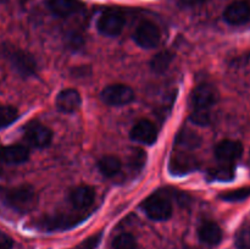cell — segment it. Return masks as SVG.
<instances>
[{"mask_svg":"<svg viewBox=\"0 0 250 249\" xmlns=\"http://www.w3.org/2000/svg\"><path fill=\"white\" fill-rule=\"evenodd\" d=\"M114 249H137V241L131 233H121L112 242Z\"/></svg>","mask_w":250,"mask_h":249,"instance_id":"cell-24","label":"cell"},{"mask_svg":"<svg viewBox=\"0 0 250 249\" xmlns=\"http://www.w3.org/2000/svg\"><path fill=\"white\" fill-rule=\"evenodd\" d=\"M70 199L73 207L80 210H84L94 203L95 192L89 186H78L71 192Z\"/></svg>","mask_w":250,"mask_h":249,"instance_id":"cell-16","label":"cell"},{"mask_svg":"<svg viewBox=\"0 0 250 249\" xmlns=\"http://www.w3.org/2000/svg\"><path fill=\"white\" fill-rule=\"evenodd\" d=\"M224 19L227 23L239 26L249 21L250 5L244 0H236L226 7L224 12Z\"/></svg>","mask_w":250,"mask_h":249,"instance_id":"cell-11","label":"cell"},{"mask_svg":"<svg viewBox=\"0 0 250 249\" xmlns=\"http://www.w3.org/2000/svg\"><path fill=\"white\" fill-rule=\"evenodd\" d=\"M198 236L200 241L210 246H216L222 239V231L216 222L207 221L200 225L198 229Z\"/></svg>","mask_w":250,"mask_h":249,"instance_id":"cell-18","label":"cell"},{"mask_svg":"<svg viewBox=\"0 0 250 249\" xmlns=\"http://www.w3.org/2000/svg\"><path fill=\"white\" fill-rule=\"evenodd\" d=\"M0 195L11 209L20 212H26L33 209L38 202L37 193L29 186H21V187L10 188V189H0Z\"/></svg>","mask_w":250,"mask_h":249,"instance_id":"cell-1","label":"cell"},{"mask_svg":"<svg viewBox=\"0 0 250 249\" xmlns=\"http://www.w3.org/2000/svg\"><path fill=\"white\" fill-rule=\"evenodd\" d=\"M217 102V92L214 85L202 83L190 93L189 105L193 111H209L210 107Z\"/></svg>","mask_w":250,"mask_h":249,"instance_id":"cell-3","label":"cell"},{"mask_svg":"<svg viewBox=\"0 0 250 249\" xmlns=\"http://www.w3.org/2000/svg\"><path fill=\"white\" fill-rule=\"evenodd\" d=\"M144 161H146V154L142 149H133L129 155V165L134 170H139L142 168V166L144 165Z\"/></svg>","mask_w":250,"mask_h":249,"instance_id":"cell-26","label":"cell"},{"mask_svg":"<svg viewBox=\"0 0 250 249\" xmlns=\"http://www.w3.org/2000/svg\"><path fill=\"white\" fill-rule=\"evenodd\" d=\"M131 138L139 143L151 145L158 138V128L149 120H139L131 129Z\"/></svg>","mask_w":250,"mask_h":249,"instance_id":"cell-12","label":"cell"},{"mask_svg":"<svg viewBox=\"0 0 250 249\" xmlns=\"http://www.w3.org/2000/svg\"><path fill=\"white\" fill-rule=\"evenodd\" d=\"M24 138L33 146L45 148L53 141V132L41 122H29L24 127Z\"/></svg>","mask_w":250,"mask_h":249,"instance_id":"cell-7","label":"cell"},{"mask_svg":"<svg viewBox=\"0 0 250 249\" xmlns=\"http://www.w3.org/2000/svg\"><path fill=\"white\" fill-rule=\"evenodd\" d=\"M29 151L22 144L0 146V160L6 164H22L28 160Z\"/></svg>","mask_w":250,"mask_h":249,"instance_id":"cell-15","label":"cell"},{"mask_svg":"<svg viewBox=\"0 0 250 249\" xmlns=\"http://www.w3.org/2000/svg\"><path fill=\"white\" fill-rule=\"evenodd\" d=\"M146 214L155 221H165L172 215V204L166 195L154 193L142 203Z\"/></svg>","mask_w":250,"mask_h":249,"instance_id":"cell-2","label":"cell"},{"mask_svg":"<svg viewBox=\"0 0 250 249\" xmlns=\"http://www.w3.org/2000/svg\"><path fill=\"white\" fill-rule=\"evenodd\" d=\"M100 239H102V232L88 237L87 239L82 241L80 244H77V246L71 249H97L100 243Z\"/></svg>","mask_w":250,"mask_h":249,"instance_id":"cell-27","label":"cell"},{"mask_svg":"<svg viewBox=\"0 0 250 249\" xmlns=\"http://www.w3.org/2000/svg\"><path fill=\"white\" fill-rule=\"evenodd\" d=\"M236 246L238 249H250V227H242L237 232Z\"/></svg>","mask_w":250,"mask_h":249,"instance_id":"cell-25","label":"cell"},{"mask_svg":"<svg viewBox=\"0 0 250 249\" xmlns=\"http://www.w3.org/2000/svg\"><path fill=\"white\" fill-rule=\"evenodd\" d=\"M176 144H177L178 148H181V150H190V149L199 146L200 138L197 136V133H194L190 129H182L177 134Z\"/></svg>","mask_w":250,"mask_h":249,"instance_id":"cell-20","label":"cell"},{"mask_svg":"<svg viewBox=\"0 0 250 249\" xmlns=\"http://www.w3.org/2000/svg\"><path fill=\"white\" fill-rule=\"evenodd\" d=\"M173 60V54L168 50L160 51V53L156 54L150 61V68L154 72L163 73L170 67L171 62Z\"/></svg>","mask_w":250,"mask_h":249,"instance_id":"cell-21","label":"cell"},{"mask_svg":"<svg viewBox=\"0 0 250 249\" xmlns=\"http://www.w3.org/2000/svg\"><path fill=\"white\" fill-rule=\"evenodd\" d=\"M210 112L209 111H192L190 114V121L198 126H208L210 124Z\"/></svg>","mask_w":250,"mask_h":249,"instance_id":"cell-28","label":"cell"},{"mask_svg":"<svg viewBox=\"0 0 250 249\" xmlns=\"http://www.w3.org/2000/svg\"><path fill=\"white\" fill-rule=\"evenodd\" d=\"M249 165H250V158H249Z\"/></svg>","mask_w":250,"mask_h":249,"instance_id":"cell-31","label":"cell"},{"mask_svg":"<svg viewBox=\"0 0 250 249\" xmlns=\"http://www.w3.org/2000/svg\"><path fill=\"white\" fill-rule=\"evenodd\" d=\"M243 154V145L237 141H226L220 142L215 148V156L217 160L224 165H232L236 163Z\"/></svg>","mask_w":250,"mask_h":249,"instance_id":"cell-10","label":"cell"},{"mask_svg":"<svg viewBox=\"0 0 250 249\" xmlns=\"http://www.w3.org/2000/svg\"><path fill=\"white\" fill-rule=\"evenodd\" d=\"M46 4L50 11L59 17L71 16L83 7L81 0H48Z\"/></svg>","mask_w":250,"mask_h":249,"instance_id":"cell-17","label":"cell"},{"mask_svg":"<svg viewBox=\"0 0 250 249\" xmlns=\"http://www.w3.org/2000/svg\"><path fill=\"white\" fill-rule=\"evenodd\" d=\"M84 216L80 215H54V216H44L34 221V227L43 231H55V229H65L80 224Z\"/></svg>","mask_w":250,"mask_h":249,"instance_id":"cell-5","label":"cell"},{"mask_svg":"<svg viewBox=\"0 0 250 249\" xmlns=\"http://www.w3.org/2000/svg\"><path fill=\"white\" fill-rule=\"evenodd\" d=\"M6 56L11 62L12 67L17 71L21 76H31L36 72L37 63L32 55L20 49H10L6 51Z\"/></svg>","mask_w":250,"mask_h":249,"instance_id":"cell-9","label":"cell"},{"mask_svg":"<svg viewBox=\"0 0 250 249\" xmlns=\"http://www.w3.org/2000/svg\"><path fill=\"white\" fill-rule=\"evenodd\" d=\"M197 159L185 150L176 151L171 155L170 171L173 175H186L197 168Z\"/></svg>","mask_w":250,"mask_h":249,"instance_id":"cell-13","label":"cell"},{"mask_svg":"<svg viewBox=\"0 0 250 249\" xmlns=\"http://www.w3.org/2000/svg\"><path fill=\"white\" fill-rule=\"evenodd\" d=\"M125 26V17L117 11H105L100 15L97 22L98 31L107 37H116L122 32Z\"/></svg>","mask_w":250,"mask_h":249,"instance_id":"cell-8","label":"cell"},{"mask_svg":"<svg viewBox=\"0 0 250 249\" xmlns=\"http://www.w3.org/2000/svg\"><path fill=\"white\" fill-rule=\"evenodd\" d=\"M136 98L133 89L127 84H110L102 92V100L110 106H124L132 103Z\"/></svg>","mask_w":250,"mask_h":249,"instance_id":"cell-4","label":"cell"},{"mask_svg":"<svg viewBox=\"0 0 250 249\" xmlns=\"http://www.w3.org/2000/svg\"><path fill=\"white\" fill-rule=\"evenodd\" d=\"M122 163L117 156L105 155L98 161V168L105 177H114L121 171Z\"/></svg>","mask_w":250,"mask_h":249,"instance_id":"cell-19","label":"cell"},{"mask_svg":"<svg viewBox=\"0 0 250 249\" xmlns=\"http://www.w3.org/2000/svg\"><path fill=\"white\" fill-rule=\"evenodd\" d=\"M160 39V29L155 23L150 21H143L142 23H139L134 32V42L144 49H153L158 46Z\"/></svg>","mask_w":250,"mask_h":249,"instance_id":"cell-6","label":"cell"},{"mask_svg":"<svg viewBox=\"0 0 250 249\" xmlns=\"http://www.w3.org/2000/svg\"><path fill=\"white\" fill-rule=\"evenodd\" d=\"M203 1H204V0H178V2H180L182 6H195V5L202 4Z\"/></svg>","mask_w":250,"mask_h":249,"instance_id":"cell-30","label":"cell"},{"mask_svg":"<svg viewBox=\"0 0 250 249\" xmlns=\"http://www.w3.org/2000/svg\"><path fill=\"white\" fill-rule=\"evenodd\" d=\"M19 117V111L12 105H0V128L7 127Z\"/></svg>","mask_w":250,"mask_h":249,"instance_id":"cell-22","label":"cell"},{"mask_svg":"<svg viewBox=\"0 0 250 249\" xmlns=\"http://www.w3.org/2000/svg\"><path fill=\"white\" fill-rule=\"evenodd\" d=\"M250 197V187H241L237 189H231L224 192L221 194V199L226 200V202L236 203V202H243V200L248 199Z\"/></svg>","mask_w":250,"mask_h":249,"instance_id":"cell-23","label":"cell"},{"mask_svg":"<svg viewBox=\"0 0 250 249\" xmlns=\"http://www.w3.org/2000/svg\"><path fill=\"white\" fill-rule=\"evenodd\" d=\"M82 104L81 94L73 88L61 90L55 99V105L61 112H73L80 109Z\"/></svg>","mask_w":250,"mask_h":249,"instance_id":"cell-14","label":"cell"},{"mask_svg":"<svg viewBox=\"0 0 250 249\" xmlns=\"http://www.w3.org/2000/svg\"><path fill=\"white\" fill-rule=\"evenodd\" d=\"M14 246V241L11 237L5 232L0 231V249H11Z\"/></svg>","mask_w":250,"mask_h":249,"instance_id":"cell-29","label":"cell"}]
</instances>
